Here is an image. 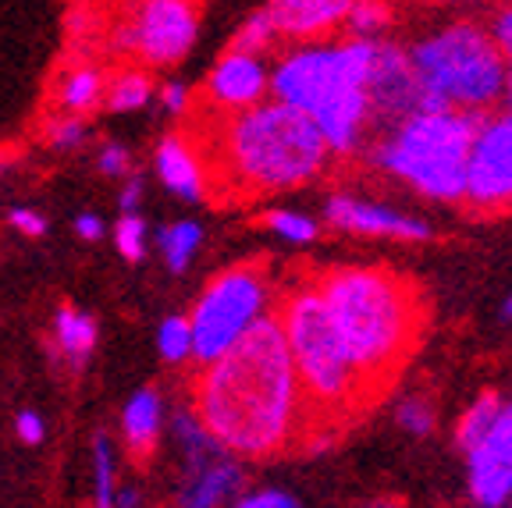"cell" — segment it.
<instances>
[{
  "label": "cell",
  "instance_id": "obj_5",
  "mask_svg": "<svg viewBox=\"0 0 512 508\" xmlns=\"http://www.w3.org/2000/svg\"><path fill=\"white\" fill-rule=\"evenodd\" d=\"M480 114L431 107L384 125L370 146V164L431 203H463L466 164Z\"/></svg>",
  "mask_w": 512,
  "mask_h": 508
},
{
  "label": "cell",
  "instance_id": "obj_43",
  "mask_svg": "<svg viewBox=\"0 0 512 508\" xmlns=\"http://www.w3.org/2000/svg\"><path fill=\"white\" fill-rule=\"evenodd\" d=\"M452 4H484V0H452Z\"/></svg>",
  "mask_w": 512,
  "mask_h": 508
},
{
  "label": "cell",
  "instance_id": "obj_40",
  "mask_svg": "<svg viewBox=\"0 0 512 508\" xmlns=\"http://www.w3.org/2000/svg\"><path fill=\"white\" fill-rule=\"evenodd\" d=\"M132 505H143V494L136 487H121L114 491V508H132Z\"/></svg>",
  "mask_w": 512,
  "mask_h": 508
},
{
  "label": "cell",
  "instance_id": "obj_21",
  "mask_svg": "<svg viewBox=\"0 0 512 508\" xmlns=\"http://www.w3.org/2000/svg\"><path fill=\"white\" fill-rule=\"evenodd\" d=\"M157 253L171 274H185L196 253L203 249V228L196 221H171L153 235Z\"/></svg>",
  "mask_w": 512,
  "mask_h": 508
},
{
  "label": "cell",
  "instance_id": "obj_30",
  "mask_svg": "<svg viewBox=\"0 0 512 508\" xmlns=\"http://www.w3.org/2000/svg\"><path fill=\"white\" fill-rule=\"evenodd\" d=\"M278 29H274V18L267 8H256L253 15L246 18V22L239 25V32H235V43L232 47L239 50H253V54H267V50L278 43Z\"/></svg>",
  "mask_w": 512,
  "mask_h": 508
},
{
  "label": "cell",
  "instance_id": "obj_12",
  "mask_svg": "<svg viewBox=\"0 0 512 508\" xmlns=\"http://www.w3.org/2000/svg\"><path fill=\"white\" fill-rule=\"evenodd\" d=\"M370 107H374L377 125H392L416 111H431V96L416 75L409 47L381 36L374 50V68H370Z\"/></svg>",
  "mask_w": 512,
  "mask_h": 508
},
{
  "label": "cell",
  "instance_id": "obj_41",
  "mask_svg": "<svg viewBox=\"0 0 512 508\" xmlns=\"http://www.w3.org/2000/svg\"><path fill=\"white\" fill-rule=\"evenodd\" d=\"M502 324H512V292L505 295V302H502Z\"/></svg>",
  "mask_w": 512,
  "mask_h": 508
},
{
  "label": "cell",
  "instance_id": "obj_22",
  "mask_svg": "<svg viewBox=\"0 0 512 508\" xmlns=\"http://www.w3.org/2000/svg\"><path fill=\"white\" fill-rule=\"evenodd\" d=\"M153 96H157V86H153L146 68H121L118 75L107 79L104 107L118 114H132V111H143Z\"/></svg>",
  "mask_w": 512,
  "mask_h": 508
},
{
  "label": "cell",
  "instance_id": "obj_20",
  "mask_svg": "<svg viewBox=\"0 0 512 508\" xmlns=\"http://www.w3.org/2000/svg\"><path fill=\"white\" fill-rule=\"evenodd\" d=\"M104 93H107V79L93 64H79L72 72H64L61 82H57V104L68 114L96 111V107L104 104Z\"/></svg>",
  "mask_w": 512,
  "mask_h": 508
},
{
  "label": "cell",
  "instance_id": "obj_8",
  "mask_svg": "<svg viewBox=\"0 0 512 508\" xmlns=\"http://www.w3.org/2000/svg\"><path fill=\"white\" fill-rule=\"evenodd\" d=\"M271 313V281L264 267L239 263L221 270L200 292L192 306V334H196V363H210L214 356L228 352L242 334L253 331Z\"/></svg>",
  "mask_w": 512,
  "mask_h": 508
},
{
  "label": "cell",
  "instance_id": "obj_39",
  "mask_svg": "<svg viewBox=\"0 0 512 508\" xmlns=\"http://www.w3.org/2000/svg\"><path fill=\"white\" fill-rule=\"evenodd\" d=\"M118 207L121 210H139L143 207V178H128L125 175V185L118 192Z\"/></svg>",
  "mask_w": 512,
  "mask_h": 508
},
{
  "label": "cell",
  "instance_id": "obj_23",
  "mask_svg": "<svg viewBox=\"0 0 512 508\" xmlns=\"http://www.w3.org/2000/svg\"><path fill=\"white\" fill-rule=\"evenodd\" d=\"M89 459H93V505L114 508V491H118V448L107 434L93 437V448H89Z\"/></svg>",
  "mask_w": 512,
  "mask_h": 508
},
{
  "label": "cell",
  "instance_id": "obj_6",
  "mask_svg": "<svg viewBox=\"0 0 512 508\" xmlns=\"http://www.w3.org/2000/svg\"><path fill=\"white\" fill-rule=\"evenodd\" d=\"M278 320L285 331L288 352H292V363H296L299 384L306 391L310 416L342 420L356 405L370 402L360 374L352 366L349 349L335 327V317H331L328 302L317 288V278L288 288L281 299Z\"/></svg>",
  "mask_w": 512,
  "mask_h": 508
},
{
  "label": "cell",
  "instance_id": "obj_35",
  "mask_svg": "<svg viewBox=\"0 0 512 508\" xmlns=\"http://www.w3.org/2000/svg\"><path fill=\"white\" fill-rule=\"evenodd\" d=\"M8 224L18 231V235H29V239H43V235H47V217L32 207H11Z\"/></svg>",
  "mask_w": 512,
  "mask_h": 508
},
{
  "label": "cell",
  "instance_id": "obj_25",
  "mask_svg": "<svg viewBox=\"0 0 512 508\" xmlns=\"http://www.w3.org/2000/svg\"><path fill=\"white\" fill-rule=\"evenodd\" d=\"M157 352L164 363L182 366L196 356V334H192V320L175 313V317H164L157 327Z\"/></svg>",
  "mask_w": 512,
  "mask_h": 508
},
{
  "label": "cell",
  "instance_id": "obj_34",
  "mask_svg": "<svg viewBox=\"0 0 512 508\" xmlns=\"http://www.w3.org/2000/svg\"><path fill=\"white\" fill-rule=\"evenodd\" d=\"M15 434H18V441L29 448L43 445V441H47V420H43L36 409H22V413L15 416Z\"/></svg>",
  "mask_w": 512,
  "mask_h": 508
},
{
  "label": "cell",
  "instance_id": "obj_31",
  "mask_svg": "<svg viewBox=\"0 0 512 508\" xmlns=\"http://www.w3.org/2000/svg\"><path fill=\"white\" fill-rule=\"evenodd\" d=\"M89 139V128H86V114H68L61 111L57 118H50L47 125V143L54 150H79L82 143Z\"/></svg>",
  "mask_w": 512,
  "mask_h": 508
},
{
  "label": "cell",
  "instance_id": "obj_16",
  "mask_svg": "<svg viewBox=\"0 0 512 508\" xmlns=\"http://www.w3.org/2000/svg\"><path fill=\"white\" fill-rule=\"evenodd\" d=\"M153 171H157L160 185L178 196L182 203H200L210 196V167L196 143H189L185 135H164L153 150Z\"/></svg>",
  "mask_w": 512,
  "mask_h": 508
},
{
  "label": "cell",
  "instance_id": "obj_2",
  "mask_svg": "<svg viewBox=\"0 0 512 508\" xmlns=\"http://www.w3.org/2000/svg\"><path fill=\"white\" fill-rule=\"evenodd\" d=\"M200 153L210 167V185H224L235 196L303 189L317 182L335 157L320 128L274 96L246 111L221 114Z\"/></svg>",
  "mask_w": 512,
  "mask_h": 508
},
{
  "label": "cell",
  "instance_id": "obj_10",
  "mask_svg": "<svg viewBox=\"0 0 512 508\" xmlns=\"http://www.w3.org/2000/svg\"><path fill=\"white\" fill-rule=\"evenodd\" d=\"M477 214L512 210V107L480 114L466 164V199Z\"/></svg>",
  "mask_w": 512,
  "mask_h": 508
},
{
  "label": "cell",
  "instance_id": "obj_32",
  "mask_svg": "<svg viewBox=\"0 0 512 508\" xmlns=\"http://www.w3.org/2000/svg\"><path fill=\"white\" fill-rule=\"evenodd\" d=\"M239 508H296L299 498L285 487H246L235 501Z\"/></svg>",
  "mask_w": 512,
  "mask_h": 508
},
{
  "label": "cell",
  "instance_id": "obj_14",
  "mask_svg": "<svg viewBox=\"0 0 512 508\" xmlns=\"http://www.w3.org/2000/svg\"><path fill=\"white\" fill-rule=\"evenodd\" d=\"M271 96V64L264 54L232 47L207 75V104L221 114L246 111Z\"/></svg>",
  "mask_w": 512,
  "mask_h": 508
},
{
  "label": "cell",
  "instance_id": "obj_1",
  "mask_svg": "<svg viewBox=\"0 0 512 508\" xmlns=\"http://www.w3.org/2000/svg\"><path fill=\"white\" fill-rule=\"evenodd\" d=\"M192 413L242 462L285 452L310 427V405L278 313H267L228 352L200 363Z\"/></svg>",
  "mask_w": 512,
  "mask_h": 508
},
{
  "label": "cell",
  "instance_id": "obj_19",
  "mask_svg": "<svg viewBox=\"0 0 512 508\" xmlns=\"http://www.w3.org/2000/svg\"><path fill=\"white\" fill-rule=\"evenodd\" d=\"M96 338H100V331H96V320L89 313L75 310V306H61L54 313V352L68 366L82 370L93 356Z\"/></svg>",
  "mask_w": 512,
  "mask_h": 508
},
{
  "label": "cell",
  "instance_id": "obj_38",
  "mask_svg": "<svg viewBox=\"0 0 512 508\" xmlns=\"http://www.w3.org/2000/svg\"><path fill=\"white\" fill-rule=\"evenodd\" d=\"M75 235H79L82 242H100L107 235V224L100 214H79L75 217Z\"/></svg>",
  "mask_w": 512,
  "mask_h": 508
},
{
  "label": "cell",
  "instance_id": "obj_17",
  "mask_svg": "<svg viewBox=\"0 0 512 508\" xmlns=\"http://www.w3.org/2000/svg\"><path fill=\"white\" fill-rule=\"evenodd\" d=\"M349 4L352 0H267L264 8L271 11L281 40L306 43L324 40V36L342 29Z\"/></svg>",
  "mask_w": 512,
  "mask_h": 508
},
{
  "label": "cell",
  "instance_id": "obj_27",
  "mask_svg": "<svg viewBox=\"0 0 512 508\" xmlns=\"http://www.w3.org/2000/svg\"><path fill=\"white\" fill-rule=\"evenodd\" d=\"M498 409H502V398L498 395H477L473 398V405H466V413L459 416V423H456V445H459V452H470L473 445H477L480 437L488 434V427L495 423V416H498Z\"/></svg>",
  "mask_w": 512,
  "mask_h": 508
},
{
  "label": "cell",
  "instance_id": "obj_15",
  "mask_svg": "<svg viewBox=\"0 0 512 508\" xmlns=\"http://www.w3.org/2000/svg\"><path fill=\"white\" fill-rule=\"evenodd\" d=\"M246 487H249V480H246L242 459L228 452V448H217L214 455L192 462V466H178L175 505H185V508L235 505Z\"/></svg>",
  "mask_w": 512,
  "mask_h": 508
},
{
  "label": "cell",
  "instance_id": "obj_18",
  "mask_svg": "<svg viewBox=\"0 0 512 508\" xmlns=\"http://www.w3.org/2000/svg\"><path fill=\"white\" fill-rule=\"evenodd\" d=\"M160 430H164V398L153 388H139L121 409V441L136 459H146L157 448Z\"/></svg>",
  "mask_w": 512,
  "mask_h": 508
},
{
  "label": "cell",
  "instance_id": "obj_3",
  "mask_svg": "<svg viewBox=\"0 0 512 508\" xmlns=\"http://www.w3.org/2000/svg\"><path fill=\"white\" fill-rule=\"evenodd\" d=\"M367 398L392 384L424 334V302L402 274L370 263H342L317 274Z\"/></svg>",
  "mask_w": 512,
  "mask_h": 508
},
{
  "label": "cell",
  "instance_id": "obj_33",
  "mask_svg": "<svg viewBox=\"0 0 512 508\" xmlns=\"http://www.w3.org/2000/svg\"><path fill=\"white\" fill-rule=\"evenodd\" d=\"M96 171L104 178H125L132 171V157L121 143H104L96 153Z\"/></svg>",
  "mask_w": 512,
  "mask_h": 508
},
{
  "label": "cell",
  "instance_id": "obj_42",
  "mask_svg": "<svg viewBox=\"0 0 512 508\" xmlns=\"http://www.w3.org/2000/svg\"><path fill=\"white\" fill-rule=\"evenodd\" d=\"M505 107H512V64H509V75H505V93H502Z\"/></svg>",
  "mask_w": 512,
  "mask_h": 508
},
{
  "label": "cell",
  "instance_id": "obj_24",
  "mask_svg": "<svg viewBox=\"0 0 512 508\" xmlns=\"http://www.w3.org/2000/svg\"><path fill=\"white\" fill-rule=\"evenodd\" d=\"M264 228L271 231L274 239L288 242V246H313L320 239V221L303 210L274 207L264 214Z\"/></svg>",
  "mask_w": 512,
  "mask_h": 508
},
{
  "label": "cell",
  "instance_id": "obj_44",
  "mask_svg": "<svg viewBox=\"0 0 512 508\" xmlns=\"http://www.w3.org/2000/svg\"><path fill=\"white\" fill-rule=\"evenodd\" d=\"M509 505H512V501H509Z\"/></svg>",
  "mask_w": 512,
  "mask_h": 508
},
{
  "label": "cell",
  "instance_id": "obj_13",
  "mask_svg": "<svg viewBox=\"0 0 512 508\" xmlns=\"http://www.w3.org/2000/svg\"><path fill=\"white\" fill-rule=\"evenodd\" d=\"M466 487L484 508L512 501V398H502L495 423L466 452Z\"/></svg>",
  "mask_w": 512,
  "mask_h": 508
},
{
  "label": "cell",
  "instance_id": "obj_28",
  "mask_svg": "<svg viewBox=\"0 0 512 508\" xmlns=\"http://www.w3.org/2000/svg\"><path fill=\"white\" fill-rule=\"evenodd\" d=\"M395 423L406 430L409 437H431L438 427V405L424 395V391H409L395 405Z\"/></svg>",
  "mask_w": 512,
  "mask_h": 508
},
{
  "label": "cell",
  "instance_id": "obj_36",
  "mask_svg": "<svg viewBox=\"0 0 512 508\" xmlns=\"http://www.w3.org/2000/svg\"><path fill=\"white\" fill-rule=\"evenodd\" d=\"M157 100H160V107L171 114V118H182L185 111H189V100H192V93H189V86L185 82H164V86L157 89Z\"/></svg>",
  "mask_w": 512,
  "mask_h": 508
},
{
  "label": "cell",
  "instance_id": "obj_26",
  "mask_svg": "<svg viewBox=\"0 0 512 508\" xmlns=\"http://www.w3.org/2000/svg\"><path fill=\"white\" fill-rule=\"evenodd\" d=\"M342 29L349 32V36H356V40H381L384 32L392 29V8H388V0H352Z\"/></svg>",
  "mask_w": 512,
  "mask_h": 508
},
{
  "label": "cell",
  "instance_id": "obj_4",
  "mask_svg": "<svg viewBox=\"0 0 512 508\" xmlns=\"http://www.w3.org/2000/svg\"><path fill=\"white\" fill-rule=\"evenodd\" d=\"M377 40H306L292 43L271 64V96L303 111L335 157H352L367 143L374 107H370V68Z\"/></svg>",
  "mask_w": 512,
  "mask_h": 508
},
{
  "label": "cell",
  "instance_id": "obj_9",
  "mask_svg": "<svg viewBox=\"0 0 512 508\" xmlns=\"http://www.w3.org/2000/svg\"><path fill=\"white\" fill-rule=\"evenodd\" d=\"M200 36L196 0H132L114 25L111 43L146 68H171L185 61Z\"/></svg>",
  "mask_w": 512,
  "mask_h": 508
},
{
  "label": "cell",
  "instance_id": "obj_11",
  "mask_svg": "<svg viewBox=\"0 0 512 508\" xmlns=\"http://www.w3.org/2000/svg\"><path fill=\"white\" fill-rule=\"evenodd\" d=\"M324 221L335 231L356 235V239H388V242H431L434 228L424 217L395 210L392 203L370 196L335 192L324 199Z\"/></svg>",
  "mask_w": 512,
  "mask_h": 508
},
{
  "label": "cell",
  "instance_id": "obj_29",
  "mask_svg": "<svg viewBox=\"0 0 512 508\" xmlns=\"http://www.w3.org/2000/svg\"><path fill=\"white\" fill-rule=\"evenodd\" d=\"M114 249L121 253V260L143 263L146 249H150V228L136 210H121V221L114 224Z\"/></svg>",
  "mask_w": 512,
  "mask_h": 508
},
{
  "label": "cell",
  "instance_id": "obj_37",
  "mask_svg": "<svg viewBox=\"0 0 512 508\" xmlns=\"http://www.w3.org/2000/svg\"><path fill=\"white\" fill-rule=\"evenodd\" d=\"M491 36H495L498 50L505 54V61L512 64V4H505V8L495 11V18H491Z\"/></svg>",
  "mask_w": 512,
  "mask_h": 508
},
{
  "label": "cell",
  "instance_id": "obj_7",
  "mask_svg": "<svg viewBox=\"0 0 512 508\" xmlns=\"http://www.w3.org/2000/svg\"><path fill=\"white\" fill-rule=\"evenodd\" d=\"M431 107L484 114L502 100L509 61L491 29L477 22H448L409 47Z\"/></svg>",
  "mask_w": 512,
  "mask_h": 508
}]
</instances>
